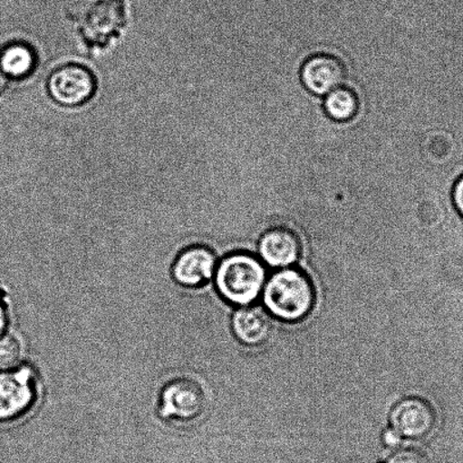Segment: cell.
I'll use <instances>...</instances> for the list:
<instances>
[{
	"label": "cell",
	"mask_w": 463,
	"mask_h": 463,
	"mask_svg": "<svg viewBox=\"0 0 463 463\" xmlns=\"http://www.w3.org/2000/svg\"><path fill=\"white\" fill-rule=\"evenodd\" d=\"M36 57L34 49L25 43L8 44L0 53V68L7 79L23 80L35 70Z\"/></svg>",
	"instance_id": "8fae6325"
},
{
	"label": "cell",
	"mask_w": 463,
	"mask_h": 463,
	"mask_svg": "<svg viewBox=\"0 0 463 463\" xmlns=\"http://www.w3.org/2000/svg\"><path fill=\"white\" fill-rule=\"evenodd\" d=\"M347 71L338 57L328 53L314 54L303 63L301 80L304 86L317 97H325L346 80Z\"/></svg>",
	"instance_id": "ba28073f"
},
{
	"label": "cell",
	"mask_w": 463,
	"mask_h": 463,
	"mask_svg": "<svg viewBox=\"0 0 463 463\" xmlns=\"http://www.w3.org/2000/svg\"><path fill=\"white\" fill-rule=\"evenodd\" d=\"M360 98L355 90L340 86L325 95L324 110L331 119L337 122H348L355 119L360 112Z\"/></svg>",
	"instance_id": "7c38bea8"
},
{
	"label": "cell",
	"mask_w": 463,
	"mask_h": 463,
	"mask_svg": "<svg viewBox=\"0 0 463 463\" xmlns=\"http://www.w3.org/2000/svg\"><path fill=\"white\" fill-rule=\"evenodd\" d=\"M8 326V313L2 301H0V335L6 334Z\"/></svg>",
	"instance_id": "2e32d148"
},
{
	"label": "cell",
	"mask_w": 463,
	"mask_h": 463,
	"mask_svg": "<svg viewBox=\"0 0 463 463\" xmlns=\"http://www.w3.org/2000/svg\"><path fill=\"white\" fill-rule=\"evenodd\" d=\"M95 80L86 68L79 65H67L54 71L48 80L50 97L63 107L83 106L92 99Z\"/></svg>",
	"instance_id": "8992f818"
},
{
	"label": "cell",
	"mask_w": 463,
	"mask_h": 463,
	"mask_svg": "<svg viewBox=\"0 0 463 463\" xmlns=\"http://www.w3.org/2000/svg\"><path fill=\"white\" fill-rule=\"evenodd\" d=\"M302 240L293 229L276 226L265 232L258 243V251L267 265L274 268H290L302 254Z\"/></svg>",
	"instance_id": "9c48e42d"
},
{
	"label": "cell",
	"mask_w": 463,
	"mask_h": 463,
	"mask_svg": "<svg viewBox=\"0 0 463 463\" xmlns=\"http://www.w3.org/2000/svg\"><path fill=\"white\" fill-rule=\"evenodd\" d=\"M385 463H430L426 453L415 448L401 449Z\"/></svg>",
	"instance_id": "5bb4252c"
},
{
	"label": "cell",
	"mask_w": 463,
	"mask_h": 463,
	"mask_svg": "<svg viewBox=\"0 0 463 463\" xmlns=\"http://www.w3.org/2000/svg\"><path fill=\"white\" fill-rule=\"evenodd\" d=\"M217 257L210 248L193 245L185 249L172 265V277L185 288H201L211 280L217 269Z\"/></svg>",
	"instance_id": "52a82bcc"
},
{
	"label": "cell",
	"mask_w": 463,
	"mask_h": 463,
	"mask_svg": "<svg viewBox=\"0 0 463 463\" xmlns=\"http://www.w3.org/2000/svg\"><path fill=\"white\" fill-rule=\"evenodd\" d=\"M7 77L4 74L2 68H0V94H2L7 86Z\"/></svg>",
	"instance_id": "e0dca14e"
},
{
	"label": "cell",
	"mask_w": 463,
	"mask_h": 463,
	"mask_svg": "<svg viewBox=\"0 0 463 463\" xmlns=\"http://www.w3.org/2000/svg\"><path fill=\"white\" fill-rule=\"evenodd\" d=\"M265 304L280 320L298 322L311 315L316 293L310 277L294 268L275 272L265 285Z\"/></svg>",
	"instance_id": "6da1fadb"
},
{
	"label": "cell",
	"mask_w": 463,
	"mask_h": 463,
	"mask_svg": "<svg viewBox=\"0 0 463 463\" xmlns=\"http://www.w3.org/2000/svg\"><path fill=\"white\" fill-rule=\"evenodd\" d=\"M207 394L198 381L177 379L168 383L160 394L159 414L175 424H192L207 410Z\"/></svg>",
	"instance_id": "277c9868"
},
{
	"label": "cell",
	"mask_w": 463,
	"mask_h": 463,
	"mask_svg": "<svg viewBox=\"0 0 463 463\" xmlns=\"http://www.w3.org/2000/svg\"><path fill=\"white\" fill-rule=\"evenodd\" d=\"M453 201H455L457 210L463 216V176L456 184L455 192H453Z\"/></svg>",
	"instance_id": "9a60e30c"
},
{
	"label": "cell",
	"mask_w": 463,
	"mask_h": 463,
	"mask_svg": "<svg viewBox=\"0 0 463 463\" xmlns=\"http://www.w3.org/2000/svg\"><path fill=\"white\" fill-rule=\"evenodd\" d=\"M39 394L34 367L0 372V423H11L29 414Z\"/></svg>",
	"instance_id": "3957f363"
},
{
	"label": "cell",
	"mask_w": 463,
	"mask_h": 463,
	"mask_svg": "<svg viewBox=\"0 0 463 463\" xmlns=\"http://www.w3.org/2000/svg\"><path fill=\"white\" fill-rule=\"evenodd\" d=\"M265 283V267L252 254L231 253L217 266V292L235 306L247 307L256 301Z\"/></svg>",
	"instance_id": "7a4b0ae2"
},
{
	"label": "cell",
	"mask_w": 463,
	"mask_h": 463,
	"mask_svg": "<svg viewBox=\"0 0 463 463\" xmlns=\"http://www.w3.org/2000/svg\"><path fill=\"white\" fill-rule=\"evenodd\" d=\"M231 328L240 343L247 346H261L270 338L272 322L261 307H243L235 312Z\"/></svg>",
	"instance_id": "30bf717a"
},
{
	"label": "cell",
	"mask_w": 463,
	"mask_h": 463,
	"mask_svg": "<svg viewBox=\"0 0 463 463\" xmlns=\"http://www.w3.org/2000/svg\"><path fill=\"white\" fill-rule=\"evenodd\" d=\"M437 412L423 398L403 399L393 407L390 423L394 433L400 439L420 441L429 437L437 428Z\"/></svg>",
	"instance_id": "5b68a950"
},
{
	"label": "cell",
	"mask_w": 463,
	"mask_h": 463,
	"mask_svg": "<svg viewBox=\"0 0 463 463\" xmlns=\"http://www.w3.org/2000/svg\"><path fill=\"white\" fill-rule=\"evenodd\" d=\"M23 345L20 338L13 334L0 335V365L14 367L21 361Z\"/></svg>",
	"instance_id": "4fadbf2b"
}]
</instances>
